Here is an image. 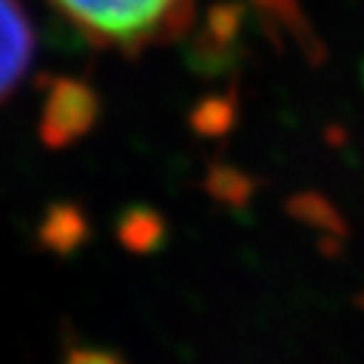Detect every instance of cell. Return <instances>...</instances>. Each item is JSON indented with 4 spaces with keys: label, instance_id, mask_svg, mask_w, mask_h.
<instances>
[{
    "label": "cell",
    "instance_id": "3",
    "mask_svg": "<svg viewBox=\"0 0 364 364\" xmlns=\"http://www.w3.org/2000/svg\"><path fill=\"white\" fill-rule=\"evenodd\" d=\"M95 119V97L81 84H57L46 105L43 132L49 144H65L90 127Z\"/></svg>",
    "mask_w": 364,
    "mask_h": 364
},
{
    "label": "cell",
    "instance_id": "2",
    "mask_svg": "<svg viewBox=\"0 0 364 364\" xmlns=\"http://www.w3.org/2000/svg\"><path fill=\"white\" fill-rule=\"evenodd\" d=\"M33 60V27L19 0H0V100H6Z\"/></svg>",
    "mask_w": 364,
    "mask_h": 364
},
{
    "label": "cell",
    "instance_id": "1",
    "mask_svg": "<svg viewBox=\"0 0 364 364\" xmlns=\"http://www.w3.org/2000/svg\"><path fill=\"white\" fill-rule=\"evenodd\" d=\"M68 19L100 46L138 49L176 36L189 0H54Z\"/></svg>",
    "mask_w": 364,
    "mask_h": 364
},
{
    "label": "cell",
    "instance_id": "4",
    "mask_svg": "<svg viewBox=\"0 0 364 364\" xmlns=\"http://www.w3.org/2000/svg\"><path fill=\"white\" fill-rule=\"evenodd\" d=\"M76 364H117L114 359H103V356H97V353H78Z\"/></svg>",
    "mask_w": 364,
    "mask_h": 364
}]
</instances>
